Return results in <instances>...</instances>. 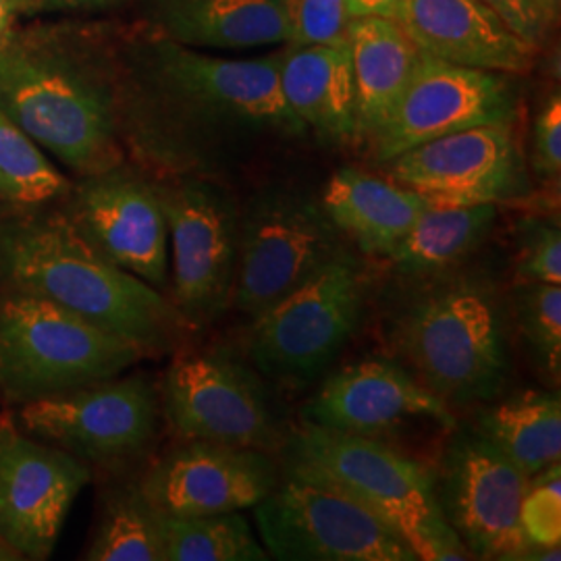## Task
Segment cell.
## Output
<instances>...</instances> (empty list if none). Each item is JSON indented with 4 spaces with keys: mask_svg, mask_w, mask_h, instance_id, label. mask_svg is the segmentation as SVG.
<instances>
[{
    "mask_svg": "<svg viewBox=\"0 0 561 561\" xmlns=\"http://www.w3.org/2000/svg\"><path fill=\"white\" fill-rule=\"evenodd\" d=\"M169 229L171 296L192 331L231 306L240 227L229 202L201 181L154 183Z\"/></svg>",
    "mask_w": 561,
    "mask_h": 561,
    "instance_id": "8fae6325",
    "label": "cell"
},
{
    "mask_svg": "<svg viewBox=\"0 0 561 561\" xmlns=\"http://www.w3.org/2000/svg\"><path fill=\"white\" fill-rule=\"evenodd\" d=\"M117 0H13L18 15H34L48 11H73V9H99Z\"/></svg>",
    "mask_w": 561,
    "mask_h": 561,
    "instance_id": "d590c367",
    "label": "cell"
},
{
    "mask_svg": "<svg viewBox=\"0 0 561 561\" xmlns=\"http://www.w3.org/2000/svg\"><path fill=\"white\" fill-rule=\"evenodd\" d=\"M456 428L451 408L396 362L362 360L331 375L301 410V422L375 437L405 422Z\"/></svg>",
    "mask_w": 561,
    "mask_h": 561,
    "instance_id": "d6986e66",
    "label": "cell"
},
{
    "mask_svg": "<svg viewBox=\"0 0 561 561\" xmlns=\"http://www.w3.org/2000/svg\"><path fill=\"white\" fill-rule=\"evenodd\" d=\"M518 321L539 366L551 377L561 368V287L558 283H522Z\"/></svg>",
    "mask_w": 561,
    "mask_h": 561,
    "instance_id": "f546056e",
    "label": "cell"
},
{
    "mask_svg": "<svg viewBox=\"0 0 561 561\" xmlns=\"http://www.w3.org/2000/svg\"><path fill=\"white\" fill-rule=\"evenodd\" d=\"M159 396L162 416L181 442L271 454L287 439L261 375L227 352L180 354L167 368Z\"/></svg>",
    "mask_w": 561,
    "mask_h": 561,
    "instance_id": "9c48e42d",
    "label": "cell"
},
{
    "mask_svg": "<svg viewBox=\"0 0 561 561\" xmlns=\"http://www.w3.org/2000/svg\"><path fill=\"white\" fill-rule=\"evenodd\" d=\"M524 42L539 48L551 25L542 18L537 0H481Z\"/></svg>",
    "mask_w": 561,
    "mask_h": 561,
    "instance_id": "e575fe53",
    "label": "cell"
},
{
    "mask_svg": "<svg viewBox=\"0 0 561 561\" xmlns=\"http://www.w3.org/2000/svg\"><path fill=\"white\" fill-rule=\"evenodd\" d=\"M279 57L280 53L259 59H221L162 41L157 67L167 92L198 115L301 134L306 127L280 92Z\"/></svg>",
    "mask_w": 561,
    "mask_h": 561,
    "instance_id": "ac0fdd59",
    "label": "cell"
},
{
    "mask_svg": "<svg viewBox=\"0 0 561 561\" xmlns=\"http://www.w3.org/2000/svg\"><path fill=\"white\" fill-rule=\"evenodd\" d=\"M520 524L530 547H560L561 466L542 468L528 479L520 505Z\"/></svg>",
    "mask_w": 561,
    "mask_h": 561,
    "instance_id": "4dcf8cb0",
    "label": "cell"
},
{
    "mask_svg": "<svg viewBox=\"0 0 561 561\" xmlns=\"http://www.w3.org/2000/svg\"><path fill=\"white\" fill-rule=\"evenodd\" d=\"M146 354L53 301L0 291V396L30 403L119 377Z\"/></svg>",
    "mask_w": 561,
    "mask_h": 561,
    "instance_id": "5b68a950",
    "label": "cell"
},
{
    "mask_svg": "<svg viewBox=\"0 0 561 561\" xmlns=\"http://www.w3.org/2000/svg\"><path fill=\"white\" fill-rule=\"evenodd\" d=\"M401 0H347L350 20L356 18H385L396 20Z\"/></svg>",
    "mask_w": 561,
    "mask_h": 561,
    "instance_id": "8d00e7d4",
    "label": "cell"
},
{
    "mask_svg": "<svg viewBox=\"0 0 561 561\" xmlns=\"http://www.w3.org/2000/svg\"><path fill=\"white\" fill-rule=\"evenodd\" d=\"M539 9H541L542 18L553 27L561 15V0H537Z\"/></svg>",
    "mask_w": 561,
    "mask_h": 561,
    "instance_id": "f35d334b",
    "label": "cell"
},
{
    "mask_svg": "<svg viewBox=\"0 0 561 561\" xmlns=\"http://www.w3.org/2000/svg\"><path fill=\"white\" fill-rule=\"evenodd\" d=\"M15 18H18V13H15L13 0H0V38H4L9 34Z\"/></svg>",
    "mask_w": 561,
    "mask_h": 561,
    "instance_id": "74e56055",
    "label": "cell"
},
{
    "mask_svg": "<svg viewBox=\"0 0 561 561\" xmlns=\"http://www.w3.org/2000/svg\"><path fill=\"white\" fill-rule=\"evenodd\" d=\"M345 36L354 62L358 138L370 140L410 81L421 50L398 21L385 18L350 20Z\"/></svg>",
    "mask_w": 561,
    "mask_h": 561,
    "instance_id": "cb8c5ba5",
    "label": "cell"
},
{
    "mask_svg": "<svg viewBox=\"0 0 561 561\" xmlns=\"http://www.w3.org/2000/svg\"><path fill=\"white\" fill-rule=\"evenodd\" d=\"M516 108L507 73L461 67L421 53L400 99L368 141L379 161L391 162L449 134L514 123Z\"/></svg>",
    "mask_w": 561,
    "mask_h": 561,
    "instance_id": "4fadbf2b",
    "label": "cell"
},
{
    "mask_svg": "<svg viewBox=\"0 0 561 561\" xmlns=\"http://www.w3.org/2000/svg\"><path fill=\"white\" fill-rule=\"evenodd\" d=\"M90 466L0 416V542L18 560H48Z\"/></svg>",
    "mask_w": 561,
    "mask_h": 561,
    "instance_id": "5bb4252c",
    "label": "cell"
},
{
    "mask_svg": "<svg viewBox=\"0 0 561 561\" xmlns=\"http://www.w3.org/2000/svg\"><path fill=\"white\" fill-rule=\"evenodd\" d=\"M162 41L187 48H259L289 42L285 0H157Z\"/></svg>",
    "mask_w": 561,
    "mask_h": 561,
    "instance_id": "603a6c76",
    "label": "cell"
},
{
    "mask_svg": "<svg viewBox=\"0 0 561 561\" xmlns=\"http://www.w3.org/2000/svg\"><path fill=\"white\" fill-rule=\"evenodd\" d=\"M0 560H18V558H15V556H13V553H11V551H9V549H7V547L0 542Z\"/></svg>",
    "mask_w": 561,
    "mask_h": 561,
    "instance_id": "ab89813d",
    "label": "cell"
},
{
    "mask_svg": "<svg viewBox=\"0 0 561 561\" xmlns=\"http://www.w3.org/2000/svg\"><path fill=\"white\" fill-rule=\"evenodd\" d=\"M283 99L304 127L331 140L358 138L356 81L347 36L327 44H291L280 53Z\"/></svg>",
    "mask_w": 561,
    "mask_h": 561,
    "instance_id": "44dd1931",
    "label": "cell"
},
{
    "mask_svg": "<svg viewBox=\"0 0 561 561\" xmlns=\"http://www.w3.org/2000/svg\"><path fill=\"white\" fill-rule=\"evenodd\" d=\"M533 167L547 178L558 180L561 171V99L556 92L539 113L533 129Z\"/></svg>",
    "mask_w": 561,
    "mask_h": 561,
    "instance_id": "836d02e7",
    "label": "cell"
},
{
    "mask_svg": "<svg viewBox=\"0 0 561 561\" xmlns=\"http://www.w3.org/2000/svg\"><path fill=\"white\" fill-rule=\"evenodd\" d=\"M60 210L106 261L167 289L169 229L154 183L119 164L73 181Z\"/></svg>",
    "mask_w": 561,
    "mask_h": 561,
    "instance_id": "9a60e30c",
    "label": "cell"
},
{
    "mask_svg": "<svg viewBox=\"0 0 561 561\" xmlns=\"http://www.w3.org/2000/svg\"><path fill=\"white\" fill-rule=\"evenodd\" d=\"M161 396L144 375L83 385L20 405V424L41 442L57 445L99 468H125L157 439Z\"/></svg>",
    "mask_w": 561,
    "mask_h": 561,
    "instance_id": "52a82bcc",
    "label": "cell"
},
{
    "mask_svg": "<svg viewBox=\"0 0 561 561\" xmlns=\"http://www.w3.org/2000/svg\"><path fill=\"white\" fill-rule=\"evenodd\" d=\"M396 21L421 53L454 65L507 76L535 65L537 48L481 0H401Z\"/></svg>",
    "mask_w": 561,
    "mask_h": 561,
    "instance_id": "ffe728a7",
    "label": "cell"
},
{
    "mask_svg": "<svg viewBox=\"0 0 561 561\" xmlns=\"http://www.w3.org/2000/svg\"><path fill=\"white\" fill-rule=\"evenodd\" d=\"M518 277L522 283L561 285L560 222L530 221L522 231Z\"/></svg>",
    "mask_w": 561,
    "mask_h": 561,
    "instance_id": "d6a6232c",
    "label": "cell"
},
{
    "mask_svg": "<svg viewBox=\"0 0 561 561\" xmlns=\"http://www.w3.org/2000/svg\"><path fill=\"white\" fill-rule=\"evenodd\" d=\"M391 180L431 204H502L526 192L512 123L470 127L421 144L391 161Z\"/></svg>",
    "mask_w": 561,
    "mask_h": 561,
    "instance_id": "2e32d148",
    "label": "cell"
},
{
    "mask_svg": "<svg viewBox=\"0 0 561 561\" xmlns=\"http://www.w3.org/2000/svg\"><path fill=\"white\" fill-rule=\"evenodd\" d=\"M164 561H264L266 549L241 512L208 516L162 514Z\"/></svg>",
    "mask_w": 561,
    "mask_h": 561,
    "instance_id": "f1b7e54d",
    "label": "cell"
},
{
    "mask_svg": "<svg viewBox=\"0 0 561 561\" xmlns=\"http://www.w3.org/2000/svg\"><path fill=\"white\" fill-rule=\"evenodd\" d=\"M0 291L53 301L146 356L173 354L192 333L164 291L106 261L60 206L0 221Z\"/></svg>",
    "mask_w": 561,
    "mask_h": 561,
    "instance_id": "6da1fadb",
    "label": "cell"
},
{
    "mask_svg": "<svg viewBox=\"0 0 561 561\" xmlns=\"http://www.w3.org/2000/svg\"><path fill=\"white\" fill-rule=\"evenodd\" d=\"M497 221V204H431L387 256L403 277L424 279L456 268Z\"/></svg>",
    "mask_w": 561,
    "mask_h": 561,
    "instance_id": "d4e9b609",
    "label": "cell"
},
{
    "mask_svg": "<svg viewBox=\"0 0 561 561\" xmlns=\"http://www.w3.org/2000/svg\"><path fill=\"white\" fill-rule=\"evenodd\" d=\"M343 252L321 204L289 194L262 198L241 222L231 306L254 319Z\"/></svg>",
    "mask_w": 561,
    "mask_h": 561,
    "instance_id": "30bf717a",
    "label": "cell"
},
{
    "mask_svg": "<svg viewBox=\"0 0 561 561\" xmlns=\"http://www.w3.org/2000/svg\"><path fill=\"white\" fill-rule=\"evenodd\" d=\"M321 206L364 254L387 259L431 202L396 181L341 169L327 183Z\"/></svg>",
    "mask_w": 561,
    "mask_h": 561,
    "instance_id": "7402d4cb",
    "label": "cell"
},
{
    "mask_svg": "<svg viewBox=\"0 0 561 561\" xmlns=\"http://www.w3.org/2000/svg\"><path fill=\"white\" fill-rule=\"evenodd\" d=\"M279 479L266 451L181 442L148 466L138 486L167 516H208L254 510Z\"/></svg>",
    "mask_w": 561,
    "mask_h": 561,
    "instance_id": "e0dca14e",
    "label": "cell"
},
{
    "mask_svg": "<svg viewBox=\"0 0 561 561\" xmlns=\"http://www.w3.org/2000/svg\"><path fill=\"white\" fill-rule=\"evenodd\" d=\"M289 44H327L345 38L347 0H285Z\"/></svg>",
    "mask_w": 561,
    "mask_h": 561,
    "instance_id": "1f68e13d",
    "label": "cell"
},
{
    "mask_svg": "<svg viewBox=\"0 0 561 561\" xmlns=\"http://www.w3.org/2000/svg\"><path fill=\"white\" fill-rule=\"evenodd\" d=\"M528 479L477 428L460 431L447 445L437 502L470 558L520 560L530 549L520 524Z\"/></svg>",
    "mask_w": 561,
    "mask_h": 561,
    "instance_id": "7c38bea8",
    "label": "cell"
},
{
    "mask_svg": "<svg viewBox=\"0 0 561 561\" xmlns=\"http://www.w3.org/2000/svg\"><path fill=\"white\" fill-rule=\"evenodd\" d=\"M526 477L561 460V401L558 393L522 391L482 408L474 426Z\"/></svg>",
    "mask_w": 561,
    "mask_h": 561,
    "instance_id": "484cf974",
    "label": "cell"
},
{
    "mask_svg": "<svg viewBox=\"0 0 561 561\" xmlns=\"http://www.w3.org/2000/svg\"><path fill=\"white\" fill-rule=\"evenodd\" d=\"M366 273L347 250L296 291L252 319L248 354L262 377L287 389L319 381L354 337L366 306Z\"/></svg>",
    "mask_w": 561,
    "mask_h": 561,
    "instance_id": "8992f818",
    "label": "cell"
},
{
    "mask_svg": "<svg viewBox=\"0 0 561 561\" xmlns=\"http://www.w3.org/2000/svg\"><path fill=\"white\" fill-rule=\"evenodd\" d=\"M0 111L78 178L125 161L108 83L55 30L0 38Z\"/></svg>",
    "mask_w": 561,
    "mask_h": 561,
    "instance_id": "7a4b0ae2",
    "label": "cell"
},
{
    "mask_svg": "<svg viewBox=\"0 0 561 561\" xmlns=\"http://www.w3.org/2000/svg\"><path fill=\"white\" fill-rule=\"evenodd\" d=\"M287 474L360 503L389 524L421 561L470 560L443 518L437 486L421 461L375 437L304 424L285 439Z\"/></svg>",
    "mask_w": 561,
    "mask_h": 561,
    "instance_id": "277c9868",
    "label": "cell"
},
{
    "mask_svg": "<svg viewBox=\"0 0 561 561\" xmlns=\"http://www.w3.org/2000/svg\"><path fill=\"white\" fill-rule=\"evenodd\" d=\"M393 340L416 379L449 408L495 400L510 377L502 301L482 275L445 271L421 279Z\"/></svg>",
    "mask_w": 561,
    "mask_h": 561,
    "instance_id": "3957f363",
    "label": "cell"
},
{
    "mask_svg": "<svg viewBox=\"0 0 561 561\" xmlns=\"http://www.w3.org/2000/svg\"><path fill=\"white\" fill-rule=\"evenodd\" d=\"M268 558L280 561H421L408 541L360 503L285 474L254 507Z\"/></svg>",
    "mask_w": 561,
    "mask_h": 561,
    "instance_id": "ba28073f",
    "label": "cell"
},
{
    "mask_svg": "<svg viewBox=\"0 0 561 561\" xmlns=\"http://www.w3.org/2000/svg\"><path fill=\"white\" fill-rule=\"evenodd\" d=\"M73 181L0 111V221L59 208Z\"/></svg>",
    "mask_w": 561,
    "mask_h": 561,
    "instance_id": "4316f807",
    "label": "cell"
},
{
    "mask_svg": "<svg viewBox=\"0 0 561 561\" xmlns=\"http://www.w3.org/2000/svg\"><path fill=\"white\" fill-rule=\"evenodd\" d=\"M88 561H164L162 512L146 500L138 482L117 484L102 502Z\"/></svg>",
    "mask_w": 561,
    "mask_h": 561,
    "instance_id": "83f0119b",
    "label": "cell"
}]
</instances>
